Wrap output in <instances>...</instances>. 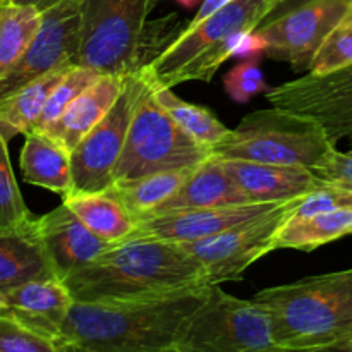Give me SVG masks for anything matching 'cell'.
<instances>
[{
    "instance_id": "cell-14",
    "label": "cell",
    "mask_w": 352,
    "mask_h": 352,
    "mask_svg": "<svg viewBox=\"0 0 352 352\" xmlns=\"http://www.w3.org/2000/svg\"><path fill=\"white\" fill-rule=\"evenodd\" d=\"M278 203H239L210 208L172 210L136 220V229L127 239H157L167 243H192L226 232L232 227L265 215ZM126 241V239H124Z\"/></svg>"
},
{
    "instance_id": "cell-32",
    "label": "cell",
    "mask_w": 352,
    "mask_h": 352,
    "mask_svg": "<svg viewBox=\"0 0 352 352\" xmlns=\"http://www.w3.org/2000/svg\"><path fill=\"white\" fill-rule=\"evenodd\" d=\"M184 28L186 26H182L181 17L177 14H170L164 19L153 21V23L148 21L143 36L140 40V48H138V67L143 69L144 65L160 57L177 40L179 34L184 31Z\"/></svg>"
},
{
    "instance_id": "cell-3",
    "label": "cell",
    "mask_w": 352,
    "mask_h": 352,
    "mask_svg": "<svg viewBox=\"0 0 352 352\" xmlns=\"http://www.w3.org/2000/svg\"><path fill=\"white\" fill-rule=\"evenodd\" d=\"M253 299L270 315L280 351H333L352 337V268L263 289Z\"/></svg>"
},
{
    "instance_id": "cell-41",
    "label": "cell",
    "mask_w": 352,
    "mask_h": 352,
    "mask_svg": "<svg viewBox=\"0 0 352 352\" xmlns=\"http://www.w3.org/2000/svg\"><path fill=\"white\" fill-rule=\"evenodd\" d=\"M6 311V298H3V292L0 291V315H3Z\"/></svg>"
},
{
    "instance_id": "cell-4",
    "label": "cell",
    "mask_w": 352,
    "mask_h": 352,
    "mask_svg": "<svg viewBox=\"0 0 352 352\" xmlns=\"http://www.w3.org/2000/svg\"><path fill=\"white\" fill-rule=\"evenodd\" d=\"M274 7V0H234L203 23L188 24L160 57L138 72L153 88L212 81L220 65L232 57L236 38L256 30Z\"/></svg>"
},
{
    "instance_id": "cell-39",
    "label": "cell",
    "mask_w": 352,
    "mask_h": 352,
    "mask_svg": "<svg viewBox=\"0 0 352 352\" xmlns=\"http://www.w3.org/2000/svg\"><path fill=\"white\" fill-rule=\"evenodd\" d=\"M12 2L23 3V6H33V7H36L38 10H41V12H43V10L57 6V3L62 2V0H12Z\"/></svg>"
},
{
    "instance_id": "cell-11",
    "label": "cell",
    "mask_w": 352,
    "mask_h": 352,
    "mask_svg": "<svg viewBox=\"0 0 352 352\" xmlns=\"http://www.w3.org/2000/svg\"><path fill=\"white\" fill-rule=\"evenodd\" d=\"M85 0H62L43 10L40 30L12 71L0 79V102L41 76L65 64H74L81 45V17Z\"/></svg>"
},
{
    "instance_id": "cell-28",
    "label": "cell",
    "mask_w": 352,
    "mask_h": 352,
    "mask_svg": "<svg viewBox=\"0 0 352 352\" xmlns=\"http://www.w3.org/2000/svg\"><path fill=\"white\" fill-rule=\"evenodd\" d=\"M100 74H102V72L95 71V69L85 67V65H72V67L65 72L64 78L57 82V86L52 89L50 96H48L47 103H45L43 112H41L36 126H34V131L48 133V131L58 122V119H60L62 113L65 112V109L71 105L72 100H74L79 93L85 91L91 82H95Z\"/></svg>"
},
{
    "instance_id": "cell-42",
    "label": "cell",
    "mask_w": 352,
    "mask_h": 352,
    "mask_svg": "<svg viewBox=\"0 0 352 352\" xmlns=\"http://www.w3.org/2000/svg\"><path fill=\"white\" fill-rule=\"evenodd\" d=\"M274 2H275V6H277V3H278V2H280V0H274Z\"/></svg>"
},
{
    "instance_id": "cell-29",
    "label": "cell",
    "mask_w": 352,
    "mask_h": 352,
    "mask_svg": "<svg viewBox=\"0 0 352 352\" xmlns=\"http://www.w3.org/2000/svg\"><path fill=\"white\" fill-rule=\"evenodd\" d=\"M33 220L23 195L17 188L9 160L7 141L0 134V232L23 229Z\"/></svg>"
},
{
    "instance_id": "cell-21",
    "label": "cell",
    "mask_w": 352,
    "mask_h": 352,
    "mask_svg": "<svg viewBox=\"0 0 352 352\" xmlns=\"http://www.w3.org/2000/svg\"><path fill=\"white\" fill-rule=\"evenodd\" d=\"M21 150V170L24 181L38 188L57 192L62 198L71 195L72 181L71 151L54 136L41 131L24 134Z\"/></svg>"
},
{
    "instance_id": "cell-18",
    "label": "cell",
    "mask_w": 352,
    "mask_h": 352,
    "mask_svg": "<svg viewBox=\"0 0 352 352\" xmlns=\"http://www.w3.org/2000/svg\"><path fill=\"white\" fill-rule=\"evenodd\" d=\"M41 278L58 277L41 243L36 219L23 229L0 232V291Z\"/></svg>"
},
{
    "instance_id": "cell-33",
    "label": "cell",
    "mask_w": 352,
    "mask_h": 352,
    "mask_svg": "<svg viewBox=\"0 0 352 352\" xmlns=\"http://www.w3.org/2000/svg\"><path fill=\"white\" fill-rule=\"evenodd\" d=\"M223 88L236 103H248L256 95L267 93L270 86L267 85L260 65L253 58H246L227 72L223 78Z\"/></svg>"
},
{
    "instance_id": "cell-8",
    "label": "cell",
    "mask_w": 352,
    "mask_h": 352,
    "mask_svg": "<svg viewBox=\"0 0 352 352\" xmlns=\"http://www.w3.org/2000/svg\"><path fill=\"white\" fill-rule=\"evenodd\" d=\"M158 0H85L74 65L102 74L138 72V48Z\"/></svg>"
},
{
    "instance_id": "cell-22",
    "label": "cell",
    "mask_w": 352,
    "mask_h": 352,
    "mask_svg": "<svg viewBox=\"0 0 352 352\" xmlns=\"http://www.w3.org/2000/svg\"><path fill=\"white\" fill-rule=\"evenodd\" d=\"M62 203L67 205L93 234L109 244L122 243L136 229V217L110 191L71 192Z\"/></svg>"
},
{
    "instance_id": "cell-30",
    "label": "cell",
    "mask_w": 352,
    "mask_h": 352,
    "mask_svg": "<svg viewBox=\"0 0 352 352\" xmlns=\"http://www.w3.org/2000/svg\"><path fill=\"white\" fill-rule=\"evenodd\" d=\"M344 208H352V181L325 179L323 184L299 198L298 205L291 210V217L301 219V217Z\"/></svg>"
},
{
    "instance_id": "cell-17",
    "label": "cell",
    "mask_w": 352,
    "mask_h": 352,
    "mask_svg": "<svg viewBox=\"0 0 352 352\" xmlns=\"http://www.w3.org/2000/svg\"><path fill=\"white\" fill-rule=\"evenodd\" d=\"M220 158V157H219ZM227 174L251 203H278L301 198L325 182L301 165H274L222 158Z\"/></svg>"
},
{
    "instance_id": "cell-5",
    "label": "cell",
    "mask_w": 352,
    "mask_h": 352,
    "mask_svg": "<svg viewBox=\"0 0 352 352\" xmlns=\"http://www.w3.org/2000/svg\"><path fill=\"white\" fill-rule=\"evenodd\" d=\"M336 151V143L318 120L272 105L244 116L212 153L258 164L301 165L318 172Z\"/></svg>"
},
{
    "instance_id": "cell-6",
    "label": "cell",
    "mask_w": 352,
    "mask_h": 352,
    "mask_svg": "<svg viewBox=\"0 0 352 352\" xmlns=\"http://www.w3.org/2000/svg\"><path fill=\"white\" fill-rule=\"evenodd\" d=\"M212 155L208 146L196 143L170 119L155 98L153 88L144 81L122 155L113 170V184L155 172L196 167Z\"/></svg>"
},
{
    "instance_id": "cell-13",
    "label": "cell",
    "mask_w": 352,
    "mask_h": 352,
    "mask_svg": "<svg viewBox=\"0 0 352 352\" xmlns=\"http://www.w3.org/2000/svg\"><path fill=\"white\" fill-rule=\"evenodd\" d=\"M351 6L352 0H311L261 23L256 30L267 40V55L296 72L309 71L325 38Z\"/></svg>"
},
{
    "instance_id": "cell-16",
    "label": "cell",
    "mask_w": 352,
    "mask_h": 352,
    "mask_svg": "<svg viewBox=\"0 0 352 352\" xmlns=\"http://www.w3.org/2000/svg\"><path fill=\"white\" fill-rule=\"evenodd\" d=\"M36 227L52 267L62 280L112 246L93 234L64 203L36 219Z\"/></svg>"
},
{
    "instance_id": "cell-2",
    "label": "cell",
    "mask_w": 352,
    "mask_h": 352,
    "mask_svg": "<svg viewBox=\"0 0 352 352\" xmlns=\"http://www.w3.org/2000/svg\"><path fill=\"white\" fill-rule=\"evenodd\" d=\"M74 301L155 298L208 285L203 267L179 243L126 239L64 278Z\"/></svg>"
},
{
    "instance_id": "cell-20",
    "label": "cell",
    "mask_w": 352,
    "mask_h": 352,
    "mask_svg": "<svg viewBox=\"0 0 352 352\" xmlns=\"http://www.w3.org/2000/svg\"><path fill=\"white\" fill-rule=\"evenodd\" d=\"M239 203L251 201L243 195L234 179L227 174L222 158L212 155L192 170L184 186L172 198H168L150 215L172 212V210L210 208V206L239 205Z\"/></svg>"
},
{
    "instance_id": "cell-10",
    "label": "cell",
    "mask_w": 352,
    "mask_h": 352,
    "mask_svg": "<svg viewBox=\"0 0 352 352\" xmlns=\"http://www.w3.org/2000/svg\"><path fill=\"white\" fill-rule=\"evenodd\" d=\"M143 86L140 72L124 76L122 91L112 109L71 151L72 192H102L113 184V170L122 155Z\"/></svg>"
},
{
    "instance_id": "cell-24",
    "label": "cell",
    "mask_w": 352,
    "mask_h": 352,
    "mask_svg": "<svg viewBox=\"0 0 352 352\" xmlns=\"http://www.w3.org/2000/svg\"><path fill=\"white\" fill-rule=\"evenodd\" d=\"M349 234H352V208L316 213L301 219H292L289 213V219L277 234L275 250L309 253Z\"/></svg>"
},
{
    "instance_id": "cell-19",
    "label": "cell",
    "mask_w": 352,
    "mask_h": 352,
    "mask_svg": "<svg viewBox=\"0 0 352 352\" xmlns=\"http://www.w3.org/2000/svg\"><path fill=\"white\" fill-rule=\"evenodd\" d=\"M124 86V76L100 74L95 82L79 93L65 109L58 122L47 134L60 141L69 151L107 116Z\"/></svg>"
},
{
    "instance_id": "cell-34",
    "label": "cell",
    "mask_w": 352,
    "mask_h": 352,
    "mask_svg": "<svg viewBox=\"0 0 352 352\" xmlns=\"http://www.w3.org/2000/svg\"><path fill=\"white\" fill-rule=\"evenodd\" d=\"M0 352H58L52 340L26 329L23 323L0 315Z\"/></svg>"
},
{
    "instance_id": "cell-26",
    "label": "cell",
    "mask_w": 352,
    "mask_h": 352,
    "mask_svg": "<svg viewBox=\"0 0 352 352\" xmlns=\"http://www.w3.org/2000/svg\"><path fill=\"white\" fill-rule=\"evenodd\" d=\"M41 10L12 0H0V79L17 64L40 30Z\"/></svg>"
},
{
    "instance_id": "cell-31",
    "label": "cell",
    "mask_w": 352,
    "mask_h": 352,
    "mask_svg": "<svg viewBox=\"0 0 352 352\" xmlns=\"http://www.w3.org/2000/svg\"><path fill=\"white\" fill-rule=\"evenodd\" d=\"M352 64V6L337 23L313 58L309 72L325 74Z\"/></svg>"
},
{
    "instance_id": "cell-9",
    "label": "cell",
    "mask_w": 352,
    "mask_h": 352,
    "mask_svg": "<svg viewBox=\"0 0 352 352\" xmlns=\"http://www.w3.org/2000/svg\"><path fill=\"white\" fill-rule=\"evenodd\" d=\"M298 201L299 198L282 201L251 222H244L205 239L181 243V246L201 265L208 285L241 280L251 265L275 251L278 230Z\"/></svg>"
},
{
    "instance_id": "cell-27",
    "label": "cell",
    "mask_w": 352,
    "mask_h": 352,
    "mask_svg": "<svg viewBox=\"0 0 352 352\" xmlns=\"http://www.w3.org/2000/svg\"><path fill=\"white\" fill-rule=\"evenodd\" d=\"M153 88V86H151ZM155 98L162 109L170 116V119L191 136L196 143L208 146L210 150L222 143L230 133L229 127L223 126L213 112L205 107L195 105L186 100L179 98L172 88H153Z\"/></svg>"
},
{
    "instance_id": "cell-23",
    "label": "cell",
    "mask_w": 352,
    "mask_h": 352,
    "mask_svg": "<svg viewBox=\"0 0 352 352\" xmlns=\"http://www.w3.org/2000/svg\"><path fill=\"white\" fill-rule=\"evenodd\" d=\"M72 65L74 64L60 65L0 102V134L7 143L17 134H26L34 129L52 89Z\"/></svg>"
},
{
    "instance_id": "cell-36",
    "label": "cell",
    "mask_w": 352,
    "mask_h": 352,
    "mask_svg": "<svg viewBox=\"0 0 352 352\" xmlns=\"http://www.w3.org/2000/svg\"><path fill=\"white\" fill-rule=\"evenodd\" d=\"M316 174L323 179H344V181H352V150L346 151H336V155L332 157V160L325 165L323 168H320Z\"/></svg>"
},
{
    "instance_id": "cell-12",
    "label": "cell",
    "mask_w": 352,
    "mask_h": 352,
    "mask_svg": "<svg viewBox=\"0 0 352 352\" xmlns=\"http://www.w3.org/2000/svg\"><path fill=\"white\" fill-rule=\"evenodd\" d=\"M265 96L272 105L318 120L336 144L352 141V64L325 74L308 72Z\"/></svg>"
},
{
    "instance_id": "cell-40",
    "label": "cell",
    "mask_w": 352,
    "mask_h": 352,
    "mask_svg": "<svg viewBox=\"0 0 352 352\" xmlns=\"http://www.w3.org/2000/svg\"><path fill=\"white\" fill-rule=\"evenodd\" d=\"M333 351H346V352H352V337H349L347 340H344V342L337 344L336 347H333Z\"/></svg>"
},
{
    "instance_id": "cell-7",
    "label": "cell",
    "mask_w": 352,
    "mask_h": 352,
    "mask_svg": "<svg viewBox=\"0 0 352 352\" xmlns=\"http://www.w3.org/2000/svg\"><path fill=\"white\" fill-rule=\"evenodd\" d=\"M270 315L254 299L208 285L205 301L189 316L175 352H277Z\"/></svg>"
},
{
    "instance_id": "cell-38",
    "label": "cell",
    "mask_w": 352,
    "mask_h": 352,
    "mask_svg": "<svg viewBox=\"0 0 352 352\" xmlns=\"http://www.w3.org/2000/svg\"><path fill=\"white\" fill-rule=\"evenodd\" d=\"M308 2H311V0H280V2H278L277 6H275L274 9L270 10V14H268V16L265 17L263 23H267V21L275 19V17L282 16V14L289 12V10L298 9L299 6H302V3H308ZM260 26H261V24H260Z\"/></svg>"
},
{
    "instance_id": "cell-25",
    "label": "cell",
    "mask_w": 352,
    "mask_h": 352,
    "mask_svg": "<svg viewBox=\"0 0 352 352\" xmlns=\"http://www.w3.org/2000/svg\"><path fill=\"white\" fill-rule=\"evenodd\" d=\"M196 167L155 172L133 181L116 182L107 191L112 192L138 220L150 215L168 198H172L184 186Z\"/></svg>"
},
{
    "instance_id": "cell-37",
    "label": "cell",
    "mask_w": 352,
    "mask_h": 352,
    "mask_svg": "<svg viewBox=\"0 0 352 352\" xmlns=\"http://www.w3.org/2000/svg\"><path fill=\"white\" fill-rule=\"evenodd\" d=\"M230 2H234V0H203L201 6H199V9H198V12H196V16L192 17L191 23H189V26H195V24L203 23V21L208 19L210 16H213L215 12H219L220 9H223L226 6H229Z\"/></svg>"
},
{
    "instance_id": "cell-15",
    "label": "cell",
    "mask_w": 352,
    "mask_h": 352,
    "mask_svg": "<svg viewBox=\"0 0 352 352\" xmlns=\"http://www.w3.org/2000/svg\"><path fill=\"white\" fill-rule=\"evenodd\" d=\"M3 315L17 320L26 329L52 340L58 349L62 325L69 315L74 298L60 278L30 280L3 292Z\"/></svg>"
},
{
    "instance_id": "cell-35",
    "label": "cell",
    "mask_w": 352,
    "mask_h": 352,
    "mask_svg": "<svg viewBox=\"0 0 352 352\" xmlns=\"http://www.w3.org/2000/svg\"><path fill=\"white\" fill-rule=\"evenodd\" d=\"M261 54H267V40L258 33V30L244 31L234 41L232 57L254 58Z\"/></svg>"
},
{
    "instance_id": "cell-1",
    "label": "cell",
    "mask_w": 352,
    "mask_h": 352,
    "mask_svg": "<svg viewBox=\"0 0 352 352\" xmlns=\"http://www.w3.org/2000/svg\"><path fill=\"white\" fill-rule=\"evenodd\" d=\"M208 285L155 298L74 301L62 325L58 352H175L189 316Z\"/></svg>"
}]
</instances>
